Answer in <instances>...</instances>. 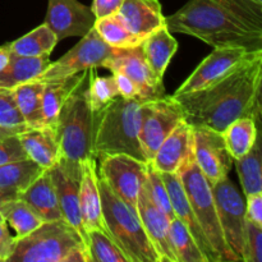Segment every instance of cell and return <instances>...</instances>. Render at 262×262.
Wrapping results in <instances>:
<instances>
[{
	"mask_svg": "<svg viewBox=\"0 0 262 262\" xmlns=\"http://www.w3.org/2000/svg\"><path fill=\"white\" fill-rule=\"evenodd\" d=\"M0 215L3 220L14 230L15 238L25 237L43 223L40 215L19 197L3 201L0 204Z\"/></svg>",
	"mask_w": 262,
	"mask_h": 262,
	"instance_id": "29",
	"label": "cell"
},
{
	"mask_svg": "<svg viewBox=\"0 0 262 262\" xmlns=\"http://www.w3.org/2000/svg\"><path fill=\"white\" fill-rule=\"evenodd\" d=\"M95 115L87 100V77L64 102L58 120L56 136L59 142V161L81 166L94 155Z\"/></svg>",
	"mask_w": 262,
	"mask_h": 262,
	"instance_id": "5",
	"label": "cell"
},
{
	"mask_svg": "<svg viewBox=\"0 0 262 262\" xmlns=\"http://www.w3.org/2000/svg\"><path fill=\"white\" fill-rule=\"evenodd\" d=\"M260 2H262V0H260Z\"/></svg>",
	"mask_w": 262,
	"mask_h": 262,
	"instance_id": "48",
	"label": "cell"
},
{
	"mask_svg": "<svg viewBox=\"0 0 262 262\" xmlns=\"http://www.w3.org/2000/svg\"><path fill=\"white\" fill-rule=\"evenodd\" d=\"M260 125L252 118L243 117L230 123L222 132L225 146L233 160L241 159L252 148L258 138Z\"/></svg>",
	"mask_w": 262,
	"mask_h": 262,
	"instance_id": "31",
	"label": "cell"
},
{
	"mask_svg": "<svg viewBox=\"0 0 262 262\" xmlns=\"http://www.w3.org/2000/svg\"><path fill=\"white\" fill-rule=\"evenodd\" d=\"M58 38L46 23L37 26L31 32L13 42L7 43L13 55L26 56V58H37V56L50 55L51 51L58 43Z\"/></svg>",
	"mask_w": 262,
	"mask_h": 262,
	"instance_id": "30",
	"label": "cell"
},
{
	"mask_svg": "<svg viewBox=\"0 0 262 262\" xmlns=\"http://www.w3.org/2000/svg\"><path fill=\"white\" fill-rule=\"evenodd\" d=\"M245 197L262 193V155L260 138L250 151L241 159L233 161Z\"/></svg>",
	"mask_w": 262,
	"mask_h": 262,
	"instance_id": "32",
	"label": "cell"
},
{
	"mask_svg": "<svg viewBox=\"0 0 262 262\" xmlns=\"http://www.w3.org/2000/svg\"><path fill=\"white\" fill-rule=\"evenodd\" d=\"M104 68L110 72L117 71L125 74L136 84L142 101L165 95L163 79L158 78L151 71L143 56L141 45L124 50L117 49V51L105 61Z\"/></svg>",
	"mask_w": 262,
	"mask_h": 262,
	"instance_id": "13",
	"label": "cell"
},
{
	"mask_svg": "<svg viewBox=\"0 0 262 262\" xmlns=\"http://www.w3.org/2000/svg\"><path fill=\"white\" fill-rule=\"evenodd\" d=\"M117 49L107 45L94 27L81 37L77 45L54 63L49 64L36 79L45 82L86 72L91 68H104V64Z\"/></svg>",
	"mask_w": 262,
	"mask_h": 262,
	"instance_id": "10",
	"label": "cell"
},
{
	"mask_svg": "<svg viewBox=\"0 0 262 262\" xmlns=\"http://www.w3.org/2000/svg\"><path fill=\"white\" fill-rule=\"evenodd\" d=\"M96 20L91 8L78 0H49L45 22L58 41L67 37H83Z\"/></svg>",
	"mask_w": 262,
	"mask_h": 262,
	"instance_id": "15",
	"label": "cell"
},
{
	"mask_svg": "<svg viewBox=\"0 0 262 262\" xmlns=\"http://www.w3.org/2000/svg\"><path fill=\"white\" fill-rule=\"evenodd\" d=\"M15 246V237L9 232L8 224L0 220V262H8Z\"/></svg>",
	"mask_w": 262,
	"mask_h": 262,
	"instance_id": "44",
	"label": "cell"
},
{
	"mask_svg": "<svg viewBox=\"0 0 262 262\" xmlns=\"http://www.w3.org/2000/svg\"><path fill=\"white\" fill-rule=\"evenodd\" d=\"M229 14L255 32L262 33V2L260 0H214Z\"/></svg>",
	"mask_w": 262,
	"mask_h": 262,
	"instance_id": "38",
	"label": "cell"
},
{
	"mask_svg": "<svg viewBox=\"0 0 262 262\" xmlns=\"http://www.w3.org/2000/svg\"><path fill=\"white\" fill-rule=\"evenodd\" d=\"M220 227L228 247L243 262L246 248V199L229 178L211 186Z\"/></svg>",
	"mask_w": 262,
	"mask_h": 262,
	"instance_id": "8",
	"label": "cell"
},
{
	"mask_svg": "<svg viewBox=\"0 0 262 262\" xmlns=\"http://www.w3.org/2000/svg\"><path fill=\"white\" fill-rule=\"evenodd\" d=\"M22 159H27V155L20 145L18 136L0 140V165Z\"/></svg>",
	"mask_w": 262,
	"mask_h": 262,
	"instance_id": "41",
	"label": "cell"
},
{
	"mask_svg": "<svg viewBox=\"0 0 262 262\" xmlns=\"http://www.w3.org/2000/svg\"><path fill=\"white\" fill-rule=\"evenodd\" d=\"M82 173L79 181V207L84 229H102L106 232L102 217L101 196L97 186V159L95 156L81 163Z\"/></svg>",
	"mask_w": 262,
	"mask_h": 262,
	"instance_id": "20",
	"label": "cell"
},
{
	"mask_svg": "<svg viewBox=\"0 0 262 262\" xmlns=\"http://www.w3.org/2000/svg\"><path fill=\"white\" fill-rule=\"evenodd\" d=\"M48 170L50 171L54 187H55L61 217L78 232L84 245L89 248V234H87V230L84 229L81 207H79V181L81 178L71 176L59 163H56L53 168L48 169Z\"/></svg>",
	"mask_w": 262,
	"mask_h": 262,
	"instance_id": "18",
	"label": "cell"
},
{
	"mask_svg": "<svg viewBox=\"0 0 262 262\" xmlns=\"http://www.w3.org/2000/svg\"><path fill=\"white\" fill-rule=\"evenodd\" d=\"M145 186L146 188H147L148 193H150V197L154 201V204H155L159 209L163 210V211L168 215L169 219H176L173 212V207H171L170 204V200H169L168 191H166L165 183H164L163 178H161L160 171L156 170L148 161L147 177H146Z\"/></svg>",
	"mask_w": 262,
	"mask_h": 262,
	"instance_id": "39",
	"label": "cell"
},
{
	"mask_svg": "<svg viewBox=\"0 0 262 262\" xmlns=\"http://www.w3.org/2000/svg\"><path fill=\"white\" fill-rule=\"evenodd\" d=\"M113 78H114L115 84H117V89L119 91V96H122L123 99H140V94H138V90L136 87V84L128 78L125 74H123L122 72H112ZM142 101V100H141Z\"/></svg>",
	"mask_w": 262,
	"mask_h": 262,
	"instance_id": "42",
	"label": "cell"
},
{
	"mask_svg": "<svg viewBox=\"0 0 262 262\" xmlns=\"http://www.w3.org/2000/svg\"><path fill=\"white\" fill-rule=\"evenodd\" d=\"M165 20L171 33L191 35L212 48L241 46L247 51L262 50V33L248 28L214 0H189Z\"/></svg>",
	"mask_w": 262,
	"mask_h": 262,
	"instance_id": "2",
	"label": "cell"
},
{
	"mask_svg": "<svg viewBox=\"0 0 262 262\" xmlns=\"http://www.w3.org/2000/svg\"><path fill=\"white\" fill-rule=\"evenodd\" d=\"M170 239L178 262H207L194 238L178 219L170 223Z\"/></svg>",
	"mask_w": 262,
	"mask_h": 262,
	"instance_id": "36",
	"label": "cell"
},
{
	"mask_svg": "<svg viewBox=\"0 0 262 262\" xmlns=\"http://www.w3.org/2000/svg\"><path fill=\"white\" fill-rule=\"evenodd\" d=\"M96 71L97 68H91L87 73V100L94 115L105 109L113 100L119 96L113 76L100 77Z\"/></svg>",
	"mask_w": 262,
	"mask_h": 262,
	"instance_id": "34",
	"label": "cell"
},
{
	"mask_svg": "<svg viewBox=\"0 0 262 262\" xmlns=\"http://www.w3.org/2000/svg\"><path fill=\"white\" fill-rule=\"evenodd\" d=\"M143 56L151 71L163 79L171 58L178 50V42L166 26L159 28L141 42Z\"/></svg>",
	"mask_w": 262,
	"mask_h": 262,
	"instance_id": "25",
	"label": "cell"
},
{
	"mask_svg": "<svg viewBox=\"0 0 262 262\" xmlns=\"http://www.w3.org/2000/svg\"><path fill=\"white\" fill-rule=\"evenodd\" d=\"M137 212L160 262H178L170 239L171 220L154 204L145 183L138 194Z\"/></svg>",
	"mask_w": 262,
	"mask_h": 262,
	"instance_id": "16",
	"label": "cell"
},
{
	"mask_svg": "<svg viewBox=\"0 0 262 262\" xmlns=\"http://www.w3.org/2000/svg\"><path fill=\"white\" fill-rule=\"evenodd\" d=\"M18 137L27 158L35 161L45 170L53 168L60 159L55 127L40 125L30 128L26 132L20 133Z\"/></svg>",
	"mask_w": 262,
	"mask_h": 262,
	"instance_id": "22",
	"label": "cell"
},
{
	"mask_svg": "<svg viewBox=\"0 0 262 262\" xmlns=\"http://www.w3.org/2000/svg\"><path fill=\"white\" fill-rule=\"evenodd\" d=\"M0 90H2V89H0Z\"/></svg>",
	"mask_w": 262,
	"mask_h": 262,
	"instance_id": "49",
	"label": "cell"
},
{
	"mask_svg": "<svg viewBox=\"0 0 262 262\" xmlns=\"http://www.w3.org/2000/svg\"><path fill=\"white\" fill-rule=\"evenodd\" d=\"M43 170L45 169L28 158L3 164L0 165V192L18 196Z\"/></svg>",
	"mask_w": 262,
	"mask_h": 262,
	"instance_id": "26",
	"label": "cell"
},
{
	"mask_svg": "<svg viewBox=\"0 0 262 262\" xmlns=\"http://www.w3.org/2000/svg\"><path fill=\"white\" fill-rule=\"evenodd\" d=\"M138 99L118 96L105 109L95 115L94 155L127 154L147 163L141 150L140 129L142 104Z\"/></svg>",
	"mask_w": 262,
	"mask_h": 262,
	"instance_id": "3",
	"label": "cell"
},
{
	"mask_svg": "<svg viewBox=\"0 0 262 262\" xmlns=\"http://www.w3.org/2000/svg\"><path fill=\"white\" fill-rule=\"evenodd\" d=\"M89 250L91 262H129L109 233L102 229H90Z\"/></svg>",
	"mask_w": 262,
	"mask_h": 262,
	"instance_id": "37",
	"label": "cell"
},
{
	"mask_svg": "<svg viewBox=\"0 0 262 262\" xmlns=\"http://www.w3.org/2000/svg\"><path fill=\"white\" fill-rule=\"evenodd\" d=\"M193 127L182 120L148 161L160 173H179L184 165L194 160Z\"/></svg>",
	"mask_w": 262,
	"mask_h": 262,
	"instance_id": "17",
	"label": "cell"
},
{
	"mask_svg": "<svg viewBox=\"0 0 262 262\" xmlns=\"http://www.w3.org/2000/svg\"><path fill=\"white\" fill-rule=\"evenodd\" d=\"M122 3L123 0H94L91 5V12L94 13L96 19H100V18L117 13L122 7Z\"/></svg>",
	"mask_w": 262,
	"mask_h": 262,
	"instance_id": "45",
	"label": "cell"
},
{
	"mask_svg": "<svg viewBox=\"0 0 262 262\" xmlns=\"http://www.w3.org/2000/svg\"><path fill=\"white\" fill-rule=\"evenodd\" d=\"M8 262H91L83 239L66 220H49L15 238Z\"/></svg>",
	"mask_w": 262,
	"mask_h": 262,
	"instance_id": "4",
	"label": "cell"
},
{
	"mask_svg": "<svg viewBox=\"0 0 262 262\" xmlns=\"http://www.w3.org/2000/svg\"><path fill=\"white\" fill-rule=\"evenodd\" d=\"M13 197H17V196H13V194H8V193H4V192H0V204H2L3 201H5V200L13 199ZM0 220H3L2 215H0Z\"/></svg>",
	"mask_w": 262,
	"mask_h": 262,
	"instance_id": "47",
	"label": "cell"
},
{
	"mask_svg": "<svg viewBox=\"0 0 262 262\" xmlns=\"http://www.w3.org/2000/svg\"><path fill=\"white\" fill-rule=\"evenodd\" d=\"M182 120H184L183 110L173 95H163L143 102L140 143L146 161L152 160L164 140Z\"/></svg>",
	"mask_w": 262,
	"mask_h": 262,
	"instance_id": "9",
	"label": "cell"
},
{
	"mask_svg": "<svg viewBox=\"0 0 262 262\" xmlns=\"http://www.w3.org/2000/svg\"><path fill=\"white\" fill-rule=\"evenodd\" d=\"M106 232L124 252L129 262H160L147 238L138 212L97 178Z\"/></svg>",
	"mask_w": 262,
	"mask_h": 262,
	"instance_id": "6",
	"label": "cell"
},
{
	"mask_svg": "<svg viewBox=\"0 0 262 262\" xmlns=\"http://www.w3.org/2000/svg\"><path fill=\"white\" fill-rule=\"evenodd\" d=\"M118 13L128 30L142 41L156 30L166 26L159 0H123Z\"/></svg>",
	"mask_w": 262,
	"mask_h": 262,
	"instance_id": "21",
	"label": "cell"
},
{
	"mask_svg": "<svg viewBox=\"0 0 262 262\" xmlns=\"http://www.w3.org/2000/svg\"><path fill=\"white\" fill-rule=\"evenodd\" d=\"M17 197L25 200L40 215L43 222L63 219L60 209H59L53 178H51L49 170H43L31 183V186Z\"/></svg>",
	"mask_w": 262,
	"mask_h": 262,
	"instance_id": "23",
	"label": "cell"
},
{
	"mask_svg": "<svg viewBox=\"0 0 262 262\" xmlns=\"http://www.w3.org/2000/svg\"><path fill=\"white\" fill-rule=\"evenodd\" d=\"M12 51L9 50V48H8V45H4L0 48V72L3 71V69L5 68V67L8 66V64L10 63V60H12Z\"/></svg>",
	"mask_w": 262,
	"mask_h": 262,
	"instance_id": "46",
	"label": "cell"
},
{
	"mask_svg": "<svg viewBox=\"0 0 262 262\" xmlns=\"http://www.w3.org/2000/svg\"><path fill=\"white\" fill-rule=\"evenodd\" d=\"M194 163L210 186L228 178L233 158L225 146L223 135L207 127H193Z\"/></svg>",
	"mask_w": 262,
	"mask_h": 262,
	"instance_id": "12",
	"label": "cell"
},
{
	"mask_svg": "<svg viewBox=\"0 0 262 262\" xmlns=\"http://www.w3.org/2000/svg\"><path fill=\"white\" fill-rule=\"evenodd\" d=\"M50 55L26 58L13 55L10 63L0 72V89H13L37 78L50 64Z\"/></svg>",
	"mask_w": 262,
	"mask_h": 262,
	"instance_id": "28",
	"label": "cell"
},
{
	"mask_svg": "<svg viewBox=\"0 0 262 262\" xmlns=\"http://www.w3.org/2000/svg\"><path fill=\"white\" fill-rule=\"evenodd\" d=\"M30 129L26 120L23 119L12 89L0 90V140L15 137L20 133Z\"/></svg>",
	"mask_w": 262,
	"mask_h": 262,
	"instance_id": "35",
	"label": "cell"
},
{
	"mask_svg": "<svg viewBox=\"0 0 262 262\" xmlns=\"http://www.w3.org/2000/svg\"><path fill=\"white\" fill-rule=\"evenodd\" d=\"M94 28L107 45L114 49H119V50L136 48L142 42L141 38H138L128 30L124 20L118 12L95 20Z\"/></svg>",
	"mask_w": 262,
	"mask_h": 262,
	"instance_id": "33",
	"label": "cell"
},
{
	"mask_svg": "<svg viewBox=\"0 0 262 262\" xmlns=\"http://www.w3.org/2000/svg\"><path fill=\"white\" fill-rule=\"evenodd\" d=\"M178 174L197 222L201 225L202 232L216 257V261L239 262L234 253L229 250L223 235L211 186L202 176L194 160L184 165Z\"/></svg>",
	"mask_w": 262,
	"mask_h": 262,
	"instance_id": "7",
	"label": "cell"
},
{
	"mask_svg": "<svg viewBox=\"0 0 262 262\" xmlns=\"http://www.w3.org/2000/svg\"><path fill=\"white\" fill-rule=\"evenodd\" d=\"M45 82L40 79L25 82L13 87V96L15 104L22 114L23 119L30 128L43 125L42 115V92Z\"/></svg>",
	"mask_w": 262,
	"mask_h": 262,
	"instance_id": "27",
	"label": "cell"
},
{
	"mask_svg": "<svg viewBox=\"0 0 262 262\" xmlns=\"http://www.w3.org/2000/svg\"><path fill=\"white\" fill-rule=\"evenodd\" d=\"M161 178H163L164 183H165L166 191H168L169 200H170L171 207H173V212L176 219L182 222L184 227L188 229L192 237L199 245L200 250L202 251L204 256L206 257L207 262H217L215 257L214 252H212L211 247H210L209 242H207L206 237H205L204 232L201 229V225L199 224L194 215L193 210H192L191 204L188 201L186 191H184L183 183L181 181V177L178 173H160Z\"/></svg>",
	"mask_w": 262,
	"mask_h": 262,
	"instance_id": "19",
	"label": "cell"
},
{
	"mask_svg": "<svg viewBox=\"0 0 262 262\" xmlns=\"http://www.w3.org/2000/svg\"><path fill=\"white\" fill-rule=\"evenodd\" d=\"M248 53L251 51H247L241 46L214 48L211 54H209L199 64L193 73L176 90L173 95L188 94L211 86L212 83L230 73L247 56Z\"/></svg>",
	"mask_w": 262,
	"mask_h": 262,
	"instance_id": "14",
	"label": "cell"
},
{
	"mask_svg": "<svg viewBox=\"0 0 262 262\" xmlns=\"http://www.w3.org/2000/svg\"><path fill=\"white\" fill-rule=\"evenodd\" d=\"M246 199V219L262 227V193L247 196Z\"/></svg>",
	"mask_w": 262,
	"mask_h": 262,
	"instance_id": "43",
	"label": "cell"
},
{
	"mask_svg": "<svg viewBox=\"0 0 262 262\" xmlns=\"http://www.w3.org/2000/svg\"><path fill=\"white\" fill-rule=\"evenodd\" d=\"M243 262H262V227L247 220Z\"/></svg>",
	"mask_w": 262,
	"mask_h": 262,
	"instance_id": "40",
	"label": "cell"
},
{
	"mask_svg": "<svg viewBox=\"0 0 262 262\" xmlns=\"http://www.w3.org/2000/svg\"><path fill=\"white\" fill-rule=\"evenodd\" d=\"M86 72L45 81L42 92V115L43 125L55 127L59 113L69 95L78 87V84L87 77Z\"/></svg>",
	"mask_w": 262,
	"mask_h": 262,
	"instance_id": "24",
	"label": "cell"
},
{
	"mask_svg": "<svg viewBox=\"0 0 262 262\" xmlns=\"http://www.w3.org/2000/svg\"><path fill=\"white\" fill-rule=\"evenodd\" d=\"M97 174L119 199L137 211V199L147 177V163L127 154L102 155Z\"/></svg>",
	"mask_w": 262,
	"mask_h": 262,
	"instance_id": "11",
	"label": "cell"
},
{
	"mask_svg": "<svg viewBox=\"0 0 262 262\" xmlns=\"http://www.w3.org/2000/svg\"><path fill=\"white\" fill-rule=\"evenodd\" d=\"M262 50L251 51L230 73L206 89L173 95L192 127H207L222 133L239 118L261 119Z\"/></svg>",
	"mask_w": 262,
	"mask_h": 262,
	"instance_id": "1",
	"label": "cell"
}]
</instances>
